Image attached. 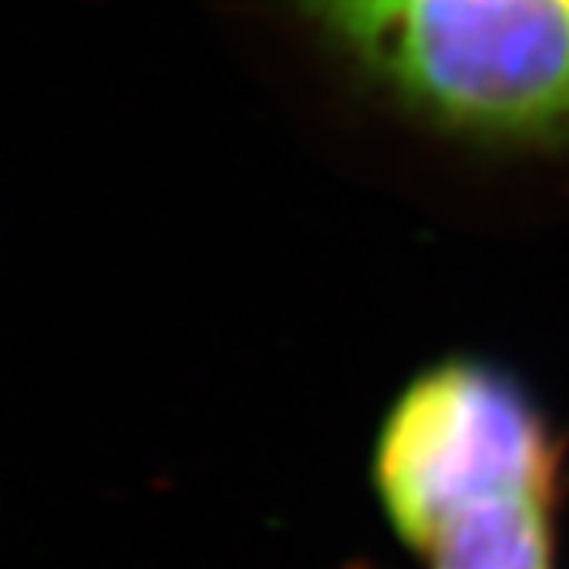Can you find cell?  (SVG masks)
<instances>
[{
    "instance_id": "6da1fadb",
    "label": "cell",
    "mask_w": 569,
    "mask_h": 569,
    "mask_svg": "<svg viewBox=\"0 0 569 569\" xmlns=\"http://www.w3.org/2000/svg\"><path fill=\"white\" fill-rule=\"evenodd\" d=\"M377 80L449 127H569V0H301Z\"/></svg>"
},
{
    "instance_id": "7a4b0ae2",
    "label": "cell",
    "mask_w": 569,
    "mask_h": 569,
    "mask_svg": "<svg viewBox=\"0 0 569 569\" xmlns=\"http://www.w3.org/2000/svg\"><path fill=\"white\" fill-rule=\"evenodd\" d=\"M563 447L529 387L485 358L425 367L389 406L373 447V488L389 526L425 553L475 512L557 503Z\"/></svg>"
},
{
    "instance_id": "3957f363",
    "label": "cell",
    "mask_w": 569,
    "mask_h": 569,
    "mask_svg": "<svg viewBox=\"0 0 569 569\" xmlns=\"http://www.w3.org/2000/svg\"><path fill=\"white\" fill-rule=\"evenodd\" d=\"M557 503L522 500L475 512L421 553L430 569H557Z\"/></svg>"
}]
</instances>
